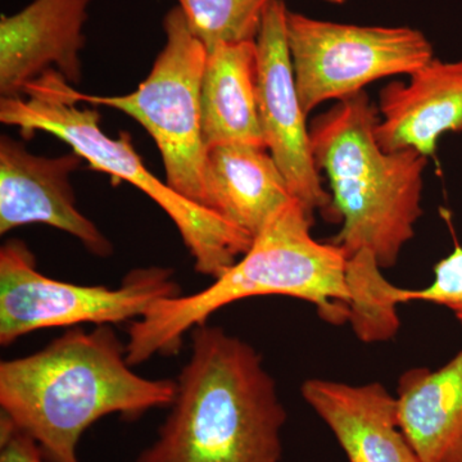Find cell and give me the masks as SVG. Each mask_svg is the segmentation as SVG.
I'll list each match as a JSON object with an SVG mask.
<instances>
[{
    "mask_svg": "<svg viewBox=\"0 0 462 462\" xmlns=\"http://www.w3.org/2000/svg\"><path fill=\"white\" fill-rule=\"evenodd\" d=\"M78 103L74 85L50 69L27 85L23 96L2 99L0 121L20 127L25 136L51 134L87 160L91 169L142 190L178 227L199 273L218 278L248 251L254 242L248 233L161 181L144 166L130 135L109 138L100 129L99 112L78 107Z\"/></svg>",
    "mask_w": 462,
    "mask_h": 462,
    "instance_id": "5b68a950",
    "label": "cell"
},
{
    "mask_svg": "<svg viewBox=\"0 0 462 462\" xmlns=\"http://www.w3.org/2000/svg\"><path fill=\"white\" fill-rule=\"evenodd\" d=\"M293 199L284 175L266 148L230 144L208 149L203 207L252 238Z\"/></svg>",
    "mask_w": 462,
    "mask_h": 462,
    "instance_id": "5bb4252c",
    "label": "cell"
},
{
    "mask_svg": "<svg viewBox=\"0 0 462 462\" xmlns=\"http://www.w3.org/2000/svg\"><path fill=\"white\" fill-rule=\"evenodd\" d=\"M256 41L227 42L207 54L200 84V114L207 149L264 147L256 96Z\"/></svg>",
    "mask_w": 462,
    "mask_h": 462,
    "instance_id": "2e32d148",
    "label": "cell"
},
{
    "mask_svg": "<svg viewBox=\"0 0 462 462\" xmlns=\"http://www.w3.org/2000/svg\"><path fill=\"white\" fill-rule=\"evenodd\" d=\"M190 333L169 415L136 462H281L287 411L263 357L208 322Z\"/></svg>",
    "mask_w": 462,
    "mask_h": 462,
    "instance_id": "7a4b0ae2",
    "label": "cell"
},
{
    "mask_svg": "<svg viewBox=\"0 0 462 462\" xmlns=\"http://www.w3.org/2000/svg\"><path fill=\"white\" fill-rule=\"evenodd\" d=\"M93 0H33L0 17V96L18 98L27 85L56 69L67 83H81L85 23Z\"/></svg>",
    "mask_w": 462,
    "mask_h": 462,
    "instance_id": "8fae6325",
    "label": "cell"
},
{
    "mask_svg": "<svg viewBox=\"0 0 462 462\" xmlns=\"http://www.w3.org/2000/svg\"><path fill=\"white\" fill-rule=\"evenodd\" d=\"M132 367L111 325L72 327L35 354L0 363L2 416L48 461L80 462L81 437L100 419L133 420L172 403L176 380L144 378Z\"/></svg>",
    "mask_w": 462,
    "mask_h": 462,
    "instance_id": "6da1fadb",
    "label": "cell"
},
{
    "mask_svg": "<svg viewBox=\"0 0 462 462\" xmlns=\"http://www.w3.org/2000/svg\"><path fill=\"white\" fill-rule=\"evenodd\" d=\"M287 36L306 115L328 100L355 96L379 79L411 75L434 58L427 36L407 26L348 25L288 9Z\"/></svg>",
    "mask_w": 462,
    "mask_h": 462,
    "instance_id": "ba28073f",
    "label": "cell"
},
{
    "mask_svg": "<svg viewBox=\"0 0 462 462\" xmlns=\"http://www.w3.org/2000/svg\"><path fill=\"white\" fill-rule=\"evenodd\" d=\"M322 2L330 3V5H345L346 0H322Z\"/></svg>",
    "mask_w": 462,
    "mask_h": 462,
    "instance_id": "44dd1931",
    "label": "cell"
},
{
    "mask_svg": "<svg viewBox=\"0 0 462 462\" xmlns=\"http://www.w3.org/2000/svg\"><path fill=\"white\" fill-rule=\"evenodd\" d=\"M191 32L207 51L227 42H254L272 0H178Z\"/></svg>",
    "mask_w": 462,
    "mask_h": 462,
    "instance_id": "ac0fdd59",
    "label": "cell"
},
{
    "mask_svg": "<svg viewBox=\"0 0 462 462\" xmlns=\"http://www.w3.org/2000/svg\"><path fill=\"white\" fill-rule=\"evenodd\" d=\"M288 8L272 0L256 38V96L264 148L288 182L291 196L309 214L333 206L322 187L311 134L298 96L287 36Z\"/></svg>",
    "mask_w": 462,
    "mask_h": 462,
    "instance_id": "9c48e42d",
    "label": "cell"
},
{
    "mask_svg": "<svg viewBox=\"0 0 462 462\" xmlns=\"http://www.w3.org/2000/svg\"><path fill=\"white\" fill-rule=\"evenodd\" d=\"M378 108L366 91L339 100L315 118L316 165L325 170L343 225L333 238L346 257L369 252L379 266H396L421 217L428 157L415 149L387 152L376 141Z\"/></svg>",
    "mask_w": 462,
    "mask_h": 462,
    "instance_id": "277c9868",
    "label": "cell"
},
{
    "mask_svg": "<svg viewBox=\"0 0 462 462\" xmlns=\"http://www.w3.org/2000/svg\"><path fill=\"white\" fill-rule=\"evenodd\" d=\"M314 216L293 199L257 234L251 247L208 287L166 298L127 330L126 356L132 366L154 356H173L184 337L206 324L218 310L247 298L284 296L311 303L322 320H349L348 257L334 243L311 236Z\"/></svg>",
    "mask_w": 462,
    "mask_h": 462,
    "instance_id": "3957f363",
    "label": "cell"
},
{
    "mask_svg": "<svg viewBox=\"0 0 462 462\" xmlns=\"http://www.w3.org/2000/svg\"><path fill=\"white\" fill-rule=\"evenodd\" d=\"M401 428L421 462H462V349L437 370H407L398 382Z\"/></svg>",
    "mask_w": 462,
    "mask_h": 462,
    "instance_id": "9a60e30c",
    "label": "cell"
},
{
    "mask_svg": "<svg viewBox=\"0 0 462 462\" xmlns=\"http://www.w3.org/2000/svg\"><path fill=\"white\" fill-rule=\"evenodd\" d=\"M181 288L169 267H138L120 287L79 285L51 279L36 266L25 242L9 239L0 248V345L51 328L134 321Z\"/></svg>",
    "mask_w": 462,
    "mask_h": 462,
    "instance_id": "52a82bcc",
    "label": "cell"
},
{
    "mask_svg": "<svg viewBox=\"0 0 462 462\" xmlns=\"http://www.w3.org/2000/svg\"><path fill=\"white\" fill-rule=\"evenodd\" d=\"M300 393L348 462H421L398 421L396 397L380 383L309 379Z\"/></svg>",
    "mask_w": 462,
    "mask_h": 462,
    "instance_id": "4fadbf2b",
    "label": "cell"
},
{
    "mask_svg": "<svg viewBox=\"0 0 462 462\" xmlns=\"http://www.w3.org/2000/svg\"><path fill=\"white\" fill-rule=\"evenodd\" d=\"M383 269L369 252L348 257L349 322L363 342L393 338L400 328L398 287L383 275Z\"/></svg>",
    "mask_w": 462,
    "mask_h": 462,
    "instance_id": "e0dca14e",
    "label": "cell"
},
{
    "mask_svg": "<svg viewBox=\"0 0 462 462\" xmlns=\"http://www.w3.org/2000/svg\"><path fill=\"white\" fill-rule=\"evenodd\" d=\"M0 462H50L41 447L7 418H0Z\"/></svg>",
    "mask_w": 462,
    "mask_h": 462,
    "instance_id": "ffe728a7",
    "label": "cell"
},
{
    "mask_svg": "<svg viewBox=\"0 0 462 462\" xmlns=\"http://www.w3.org/2000/svg\"><path fill=\"white\" fill-rule=\"evenodd\" d=\"M409 78L380 91L376 141L387 152L415 149L430 158L440 136L462 133V60L433 58Z\"/></svg>",
    "mask_w": 462,
    "mask_h": 462,
    "instance_id": "7c38bea8",
    "label": "cell"
},
{
    "mask_svg": "<svg viewBox=\"0 0 462 462\" xmlns=\"http://www.w3.org/2000/svg\"><path fill=\"white\" fill-rule=\"evenodd\" d=\"M398 302H428L448 309L462 325V247L456 245L448 256L434 266V278L422 289L398 288Z\"/></svg>",
    "mask_w": 462,
    "mask_h": 462,
    "instance_id": "d6986e66",
    "label": "cell"
},
{
    "mask_svg": "<svg viewBox=\"0 0 462 462\" xmlns=\"http://www.w3.org/2000/svg\"><path fill=\"white\" fill-rule=\"evenodd\" d=\"M166 44L144 81L126 96H87L78 102L118 109L147 130L156 142L166 182L203 207L207 149L200 114V84L208 51L191 32L180 7L163 18Z\"/></svg>",
    "mask_w": 462,
    "mask_h": 462,
    "instance_id": "8992f818",
    "label": "cell"
},
{
    "mask_svg": "<svg viewBox=\"0 0 462 462\" xmlns=\"http://www.w3.org/2000/svg\"><path fill=\"white\" fill-rule=\"evenodd\" d=\"M83 160L74 151L54 158L36 156L23 143L3 135L0 234L26 225H48L74 236L93 256L111 257V240L76 206L71 175Z\"/></svg>",
    "mask_w": 462,
    "mask_h": 462,
    "instance_id": "30bf717a",
    "label": "cell"
}]
</instances>
